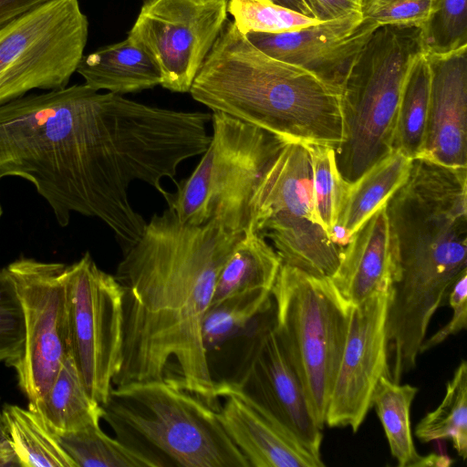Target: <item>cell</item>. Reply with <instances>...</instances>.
Returning a JSON list of instances; mask_svg holds the SVG:
<instances>
[{
	"instance_id": "1",
	"label": "cell",
	"mask_w": 467,
	"mask_h": 467,
	"mask_svg": "<svg viewBox=\"0 0 467 467\" xmlns=\"http://www.w3.org/2000/svg\"><path fill=\"white\" fill-rule=\"evenodd\" d=\"M244 233L214 219L194 225L168 208L124 250L115 277L123 289L122 363L115 386L172 379L216 409L202 327L215 282Z\"/></svg>"
},
{
	"instance_id": "2",
	"label": "cell",
	"mask_w": 467,
	"mask_h": 467,
	"mask_svg": "<svg viewBox=\"0 0 467 467\" xmlns=\"http://www.w3.org/2000/svg\"><path fill=\"white\" fill-rule=\"evenodd\" d=\"M190 93L209 108L286 141L337 148L345 139L340 93L274 58L227 20Z\"/></svg>"
},
{
	"instance_id": "3",
	"label": "cell",
	"mask_w": 467,
	"mask_h": 467,
	"mask_svg": "<svg viewBox=\"0 0 467 467\" xmlns=\"http://www.w3.org/2000/svg\"><path fill=\"white\" fill-rule=\"evenodd\" d=\"M103 97L84 83L0 105V180L30 182L62 227L72 213L101 216L91 141Z\"/></svg>"
},
{
	"instance_id": "4",
	"label": "cell",
	"mask_w": 467,
	"mask_h": 467,
	"mask_svg": "<svg viewBox=\"0 0 467 467\" xmlns=\"http://www.w3.org/2000/svg\"><path fill=\"white\" fill-rule=\"evenodd\" d=\"M102 419L156 467H250L216 410L170 379L115 386Z\"/></svg>"
},
{
	"instance_id": "5",
	"label": "cell",
	"mask_w": 467,
	"mask_h": 467,
	"mask_svg": "<svg viewBox=\"0 0 467 467\" xmlns=\"http://www.w3.org/2000/svg\"><path fill=\"white\" fill-rule=\"evenodd\" d=\"M423 53L420 27L383 26L358 55L340 92L345 139L335 149L346 182H355L392 151L403 87Z\"/></svg>"
},
{
	"instance_id": "6",
	"label": "cell",
	"mask_w": 467,
	"mask_h": 467,
	"mask_svg": "<svg viewBox=\"0 0 467 467\" xmlns=\"http://www.w3.org/2000/svg\"><path fill=\"white\" fill-rule=\"evenodd\" d=\"M275 333L323 430L348 329L351 305L331 278L282 264L272 289Z\"/></svg>"
},
{
	"instance_id": "7",
	"label": "cell",
	"mask_w": 467,
	"mask_h": 467,
	"mask_svg": "<svg viewBox=\"0 0 467 467\" xmlns=\"http://www.w3.org/2000/svg\"><path fill=\"white\" fill-rule=\"evenodd\" d=\"M213 134L192 174L165 199L183 223L211 219L227 230L244 233L252 198L286 140L228 114H212Z\"/></svg>"
},
{
	"instance_id": "8",
	"label": "cell",
	"mask_w": 467,
	"mask_h": 467,
	"mask_svg": "<svg viewBox=\"0 0 467 467\" xmlns=\"http://www.w3.org/2000/svg\"><path fill=\"white\" fill-rule=\"evenodd\" d=\"M88 21L78 0H50L0 28V105L67 87L84 56Z\"/></svg>"
},
{
	"instance_id": "9",
	"label": "cell",
	"mask_w": 467,
	"mask_h": 467,
	"mask_svg": "<svg viewBox=\"0 0 467 467\" xmlns=\"http://www.w3.org/2000/svg\"><path fill=\"white\" fill-rule=\"evenodd\" d=\"M69 351L88 394L104 404L122 363L123 289L87 252L66 265Z\"/></svg>"
},
{
	"instance_id": "10",
	"label": "cell",
	"mask_w": 467,
	"mask_h": 467,
	"mask_svg": "<svg viewBox=\"0 0 467 467\" xmlns=\"http://www.w3.org/2000/svg\"><path fill=\"white\" fill-rule=\"evenodd\" d=\"M66 265L22 256L6 266L25 321L22 353L10 367L16 370L18 387L29 401L46 395L70 354Z\"/></svg>"
},
{
	"instance_id": "11",
	"label": "cell",
	"mask_w": 467,
	"mask_h": 467,
	"mask_svg": "<svg viewBox=\"0 0 467 467\" xmlns=\"http://www.w3.org/2000/svg\"><path fill=\"white\" fill-rule=\"evenodd\" d=\"M228 0H144L128 38L156 62L161 86L190 92L227 19Z\"/></svg>"
},
{
	"instance_id": "12",
	"label": "cell",
	"mask_w": 467,
	"mask_h": 467,
	"mask_svg": "<svg viewBox=\"0 0 467 467\" xmlns=\"http://www.w3.org/2000/svg\"><path fill=\"white\" fill-rule=\"evenodd\" d=\"M389 290L351 306L348 329L326 414L325 425L356 432L374 390L388 377L386 318Z\"/></svg>"
},
{
	"instance_id": "13",
	"label": "cell",
	"mask_w": 467,
	"mask_h": 467,
	"mask_svg": "<svg viewBox=\"0 0 467 467\" xmlns=\"http://www.w3.org/2000/svg\"><path fill=\"white\" fill-rule=\"evenodd\" d=\"M379 26L355 11L295 31L245 36L266 55L308 71L340 93L358 55Z\"/></svg>"
},
{
	"instance_id": "14",
	"label": "cell",
	"mask_w": 467,
	"mask_h": 467,
	"mask_svg": "<svg viewBox=\"0 0 467 467\" xmlns=\"http://www.w3.org/2000/svg\"><path fill=\"white\" fill-rule=\"evenodd\" d=\"M274 328L264 338L240 379L234 382L304 448L321 457L322 430L312 416L302 384Z\"/></svg>"
},
{
	"instance_id": "15",
	"label": "cell",
	"mask_w": 467,
	"mask_h": 467,
	"mask_svg": "<svg viewBox=\"0 0 467 467\" xmlns=\"http://www.w3.org/2000/svg\"><path fill=\"white\" fill-rule=\"evenodd\" d=\"M430 96L424 158L467 168V46L446 54H425Z\"/></svg>"
},
{
	"instance_id": "16",
	"label": "cell",
	"mask_w": 467,
	"mask_h": 467,
	"mask_svg": "<svg viewBox=\"0 0 467 467\" xmlns=\"http://www.w3.org/2000/svg\"><path fill=\"white\" fill-rule=\"evenodd\" d=\"M216 395L223 398L215 409L225 432L245 457L250 467H321L318 457L296 441L259 409L231 380L215 383Z\"/></svg>"
},
{
	"instance_id": "17",
	"label": "cell",
	"mask_w": 467,
	"mask_h": 467,
	"mask_svg": "<svg viewBox=\"0 0 467 467\" xmlns=\"http://www.w3.org/2000/svg\"><path fill=\"white\" fill-rule=\"evenodd\" d=\"M393 249L386 204L377 210L351 236L341 251L331 280L351 305L389 290Z\"/></svg>"
},
{
	"instance_id": "18",
	"label": "cell",
	"mask_w": 467,
	"mask_h": 467,
	"mask_svg": "<svg viewBox=\"0 0 467 467\" xmlns=\"http://www.w3.org/2000/svg\"><path fill=\"white\" fill-rule=\"evenodd\" d=\"M276 213L300 216L320 224L314 205L311 157L305 143L285 142L252 198L250 224Z\"/></svg>"
},
{
	"instance_id": "19",
	"label": "cell",
	"mask_w": 467,
	"mask_h": 467,
	"mask_svg": "<svg viewBox=\"0 0 467 467\" xmlns=\"http://www.w3.org/2000/svg\"><path fill=\"white\" fill-rule=\"evenodd\" d=\"M248 228L271 242L282 264L328 278L338 267L343 247L320 224L306 218L276 213L253 223Z\"/></svg>"
},
{
	"instance_id": "20",
	"label": "cell",
	"mask_w": 467,
	"mask_h": 467,
	"mask_svg": "<svg viewBox=\"0 0 467 467\" xmlns=\"http://www.w3.org/2000/svg\"><path fill=\"white\" fill-rule=\"evenodd\" d=\"M77 72L92 89L122 96L152 88L161 82L156 62L128 37L84 55Z\"/></svg>"
},
{
	"instance_id": "21",
	"label": "cell",
	"mask_w": 467,
	"mask_h": 467,
	"mask_svg": "<svg viewBox=\"0 0 467 467\" xmlns=\"http://www.w3.org/2000/svg\"><path fill=\"white\" fill-rule=\"evenodd\" d=\"M412 160L392 150L364 172L348 182L333 240L345 246L358 229L406 182Z\"/></svg>"
},
{
	"instance_id": "22",
	"label": "cell",
	"mask_w": 467,
	"mask_h": 467,
	"mask_svg": "<svg viewBox=\"0 0 467 467\" xmlns=\"http://www.w3.org/2000/svg\"><path fill=\"white\" fill-rule=\"evenodd\" d=\"M281 265L267 240L247 228L218 274L210 306L239 294L272 292Z\"/></svg>"
},
{
	"instance_id": "23",
	"label": "cell",
	"mask_w": 467,
	"mask_h": 467,
	"mask_svg": "<svg viewBox=\"0 0 467 467\" xmlns=\"http://www.w3.org/2000/svg\"><path fill=\"white\" fill-rule=\"evenodd\" d=\"M28 408L47 427L61 431L99 425L103 414L101 405L88 394L70 354L46 395L29 401Z\"/></svg>"
},
{
	"instance_id": "24",
	"label": "cell",
	"mask_w": 467,
	"mask_h": 467,
	"mask_svg": "<svg viewBox=\"0 0 467 467\" xmlns=\"http://www.w3.org/2000/svg\"><path fill=\"white\" fill-rule=\"evenodd\" d=\"M2 411L20 467H77L35 411L15 404Z\"/></svg>"
},
{
	"instance_id": "25",
	"label": "cell",
	"mask_w": 467,
	"mask_h": 467,
	"mask_svg": "<svg viewBox=\"0 0 467 467\" xmlns=\"http://www.w3.org/2000/svg\"><path fill=\"white\" fill-rule=\"evenodd\" d=\"M418 388L382 376L374 390L371 407L383 426L390 452L400 467H415L420 455L411 435L410 407Z\"/></svg>"
},
{
	"instance_id": "26",
	"label": "cell",
	"mask_w": 467,
	"mask_h": 467,
	"mask_svg": "<svg viewBox=\"0 0 467 467\" xmlns=\"http://www.w3.org/2000/svg\"><path fill=\"white\" fill-rule=\"evenodd\" d=\"M430 67L425 53L413 63L404 84L392 140V150L411 160L420 158L425 142Z\"/></svg>"
},
{
	"instance_id": "27",
	"label": "cell",
	"mask_w": 467,
	"mask_h": 467,
	"mask_svg": "<svg viewBox=\"0 0 467 467\" xmlns=\"http://www.w3.org/2000/svg\"><path fill=\"white\" fill-rule=\"evenodd\" d=\"M415 435L421 442L450 440L458 455L467 456V363L462 360L447 384L441 404L418 423Z\"/></svg>"
},
{
	"instance_id": "28",
	"label": "cell",
	"mask_w": 467,
	"mask_h": 467,
	"mask_svg": "<svg viewBox=\"0 0 467 467\" xmlns=\"http://www.w3.org/2000/svg\"><path fill=\"white\" fill-rule=\"evenodd\" d=\"M47 428L77 467H156L141 452L108 436L99 425L76 431Z\"/></svg>"
},
{
	"instance_id": "29",
	"label": "cell",
	"mask_w": 467,
	"mask_h": 467,
	"mask_svg": "<svg viewBox=\"0 0 467 467\" xmlns=\"http://www.w3.org/2000/svg\"><path fill=\"white\" fill-rule=\"evenodd\" d=\"M273 303L272 292L254 291L230 296L209 306L202 327L207 356L247 332L258 315Z\"/></svg>"
},
{
	"instance_id": "30",
	"label": "cell",
	"mask_w": 467,
	"mask_h": 467,
	"mask_svg": "<svg viewBox=\"0 0 467 467\" xmlns=\"http://www.w3.org/2000/svg\"><path fill=\"white\" fill-rule=\"evenodd\" d=\"M306 146L312 163L316 214L320 225L333 239V231L337 224L348 182L343 179L338 171L335 148L313 143L306 144Z\"/></svg>"
},
{
	"instance_id": "31",
	"label": "cell",
	"mask_w": 467,
	"mask_h": 467,
	"mask_svg": "<svg viewBox=\"0 0 467 467\" xmlns=\"http://www.w3.org/2000/svg\"><path fill=\"white\" fill-rule=\"evenodd\" d=\"M227 12L244 35L278 34L318 24L316 18L284 7L272 0H228Z\"/></svg>"
},
{
	"instance_id": "32",
	"label": "cell",
	"mask_w": 467,
	"mask_h": 467,
	"mask_svg": "<svg viewBox=\"0 0 467 467\" xmlns=\"http://www.w3.org/2000/svg\"><path fill=\"white\" fill-rule=\"evenodd\" d=\"M425 54H446L467 46V0H438L420 28Z\"/></svg>"
},
{
	"instance_id": "33",
	"label": "cell",
	"mask_w": 467,
	"mask_h": 467,
	"mask_svg": "<svg viewBox=\"0 0 467 467\" xmlns=\"http://www.w3.org/2000/svg\"><path fill=\"white\" fill-rule=\"evenodd\" d=\"M25 342L23 308L15 283L6 267L0 269V362L17 359Z\"/></svg>"
},
{
	"instance_id": "34",
	"label": "cell",
	"mask_w": 467,
	"mask_h": 467,
	"mask_svg": "<svg viewBox=\"0 0 467 467\" xmlns=\"http://www.w3.org/2000/svg\"><path fill=\"white\" fill-rule=\"evenodd\" d=\"M438 0H360L363 18L379 26H399L421 28L434 11Z\"/></svg>"
},
{
	"instance_id": "35",
	"label": "cell",
	"mask_w": 467,
	"mask_h": 467,
	"mask_svg": "<svg viewBox=\"0 0 467 467\" xmlns=\"http://www.w3.org/2000/svg\"><path fill=\"white\" fill-rule=\"evenodd\" d=\"M453 314L450 321L428 339H424L420 352L423 353L443 342L467 327V274L462 275L454 284L448 296Z\"/></svg>"
},
{
	"instance_id": "36",
	"label": "cell",
	"mask_w": 467,
	"mask_h": 467,
	"mask_svg": "<svg viewBox=\"0 0 467 467\" xmlns=\"http://www.w3.org/2000/svg\"><path fill=\"white\" fill-rule=\"evenodd\" d=\"M319 22L332 20L359 11L360 0H306Z\"/></svg>"
},
{
	"instance_id": "37",
	"label": "cell",
	"mask_w": 467,
	"mask_h": 467,
	"mask_svg": "<svg viewBox=\"0 0 467 467\" xmlns=\"http://www.w3.org/2000/svg\"><path fill=\"white\" fill-rule=\"evenodd\" d=\"M50 0H0V28Z\"/></svg>"
},
{
	"instance_id": "38",
	"label": "cell",
	"mask_w": 467,
	"mask_h": 467,
	"mask_svg": "<svg viewBox=\"0 0 467 467\" xmlns=\"http://www.w3.org/2000/svg\"><path fill=\"white\" fill-rule=\"evenodd\" d=\"M20 466L12 447L2 409L0 408V467Z\"/></svg>"
},
{
	"instance_id": "39",
	"label": "cell",
	"mask_w": 467,
	"mask_h": 467,
	"mask_svg": "<svg viewBox=\"0 0 467 467\" xmlns=\"http://www.w3.org/2000/svg\"><path fill=\"white\" fill-rule=\"evenodd\" d=\"M452 463V460L443 454H437V453H430L426 456H421L418 460V462L415 464L419 467H425V466H438V467H447L450 466Z\"/></svg>"
},
{
	"instance_id": "40",
	"label": "cell",
	"mask_w": 467,
	"mask_h": 467,
	"mask_svg": "<svg viewBox=\"0 0 467 467\" xmlns=\"http://www.w3.org/2000/svg\"><path fill=\"white\" fill-rule=\"evenodd\" d=\"M277 5H280L284 7L297 11L305 16L309 17H314V14L306 0H272Z\"/></svg>"
},
{
	"instance_id": "41",
	"label": "cell",
	"mask_w": 467,
	"mask_h": 467,
	"mask_svg": "<svg viewBox=\"0 0 467 467\" xmlns=\"http://www.w3.org/2000/svg\"><path fill=\"white\" fill-rule=\"evenodd\" d=\"M2 214H3V208H2V205H1V202H0V219L2 217Z\"/></svg>"
},
{
	"instance_id": "42",
	"label": "cell",
	"mask_w": 467,
	"mask_h": 467,
	"mask_svg": "<svg viewBox=\"0 0 467 467\" xmlns=\"http://www.w3.org/2000/svg\"><path fill=\"white\" fill-rule=\"evenodd\" d=\"M144 1V0H143Z\"/></svg>"
}]
</instances>
